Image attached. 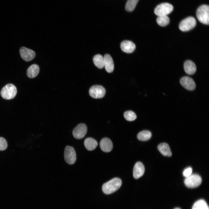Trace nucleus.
I'll list each match as a JSON object with an SVG mask.
<instances>
[{"label": "nucleus", "mask_w": 209, "mask_h": 209, "mask_svg": "<svg viewBox=\"0 0 209 209\" xmlns=\"http://www.w3.org/2000/svg\"><path fill=\"white\" fill-rule=\"evenodd\" d=\"M122 184L121 180L118 178H115L104 184L102 189L106 194H111L118 190Z\"/></svg>", "instance_id": "obj_1"}, {"label": "nucleus", "mask_w": 209, "mask_h": 209, "mask_svg": "<svg viewBox=\"0 0 209 209\" xmlns=\"http://www.w3.org/2000/svg\"><path fill=\"white\" fill-rule=\"evenodd\" d=\"M197 16L199 21L205 24H209V6L203 5L199 7L197 11Z\"/></svg>", "instance_id": "obj_2"}, {"label": "nucleus", "mask_w": 209, "mask_h": 209, "mask_svg": "<svg viewBox=\"0 0 209 209\" xmlns=\"http://www.w3.org/2000/svg\"><path fill=\"white\" fill-rule=\"evenodd\" d=\"M17 93V89L15 86L11 84H7L4 87L1 91V95L4 99L10 100L13 98Z\"/></svg>", "instance_id": "obj_3"}, {"label": "nucleus", "mask_w": 209, "mask_h": 209, "mask_svg": "<svg viewBox=\"0 0 209 209\" xmlns=\"http://www.w3.org/2000/svg\"><path fill=\"white\" fill-rule=\"evenodd\" d=\"M173 7L168 3H163L157 6L154 10L155 14L158 16H165L170 13L173 10Z\"/></svg>", "instance_id": "obj_4"}, {"label": "nucleus", "mask_w": 209, "mask_h": 209, "mask_svg": "<svg viewBox=\"0 0 209 209\" xmlns=\"http://www.w3.org/2000/svg\"><path fill=\"white\" fill-rule=\"evenodd\" d=\"M196 21L194 17H189L180 22L179 27L182 31H187L194 28L196 26Z\"/></svg>", "instance_id": "obj_5"}, {"label": "nucleus", "mask_w": 209, "mask_h": 209, "mask_svg": "<svg viewBox=\"0 0 209 209\" xmlns=\"http://www.w3.org/2000/svg\"><path fill=\"white\" fill-rule=\"evenodd\" d=\"M202 179L197 174H192L186 177L184 181L185 184L189 188H193L199 186L201 183Z\"/></svg>", "instance_id": "obj_6"}, {"label": "nucleus", "mask_w": 209, "mask_h": 209, "mask_svg": "<svg viewBox=\"0 0 209 209\" xmlns=\"http://www.w3.org/2000/svg\"><path fill=\"white\" fill-rule=\"evenodd\" d=\"M64 158L65 161L68 164L72 165L76 161V154L74 148L71 146H66L64 150Z\"/></svg>", "instance_id": "obj_7"}, {"label": "nucleus", "mask_w": 209, "mask_h": 209, "mask_svg": "<svg viewBox=\"0 0 209 209\" xmlns=\"http://www.w3.org/2000/svg\"><path fill=\"white\" fill-rule=\"evenodd\" d=\"M106 90L102 86L95 85L90 89L89 93L90 96L94 98H99L103 97L105 95Z\"/></svg>", "instance_id": "obj_8"}, {"label": "nucleus", "mask_w": 209, "mask_h": 209, "mask_svg": "<svg viewBox=\"0 0 209 209\" xmlns=\"http://www.w3.org/2000/svg\"><path fill=\"white\" fill-rule=\"evenodd\" d=\"M87 131V127L86 125L84 124L80 123L74 129L73 134L75 138L80 139L85 136Z\"/></svg>", "instance_id": "obj_9"}, {"label": "nucleus", "mask_w": 209, "mask_h": 209, "mask_svg": "<svg viewBox=\"0 0 209 209\" xmlns=\"http://www.w3.org/2000/svg\"><path fill=\"white\" fill-rule=\"evenodd\" d=\"M19 53L22 58L26 62L33 60L35 55V53L33 51L24 47L20 48Z\"/></svg>", "instance_id": "obj_10"}, {"label": "nucleus", "mask_w": 209, "mask_h": 209, "mask_svg": "<svg viewBox=\"0 0 209 209\" xmlns=\"http://www.w3.org/2000/svg\"><path fill=\"white\" fill-rule=\"evenodd\" d=\"M181 85L188 90L192 91L194 90L196 87L195 82L193 80L188 76H184L180 80Z\"/></svg>", "instance_id": "obj_11"}, {"label": "nucleus", "mask_w": 209, "mask_h": 209, "mask_svg": "<svg viewBox=\"0 0 209 209\" xmlns=\"http://www.w3.org/2000/svg\"><path fill=\"white\" fill-rule=\"evenodd\" d=\"M145 172V167L143 164L140 162H138L135 164L133 170V175L135 179L141 177Z\"/></svg>", "instance_id": "obj_12"}, {"label": "nucleus", "mask_w": 209, "mask_h": 209, "mask_svg": "<svg viewBox=\"0 0 209 209\" xmlns=\"http://www.w3.org/2000/svg\"><path fill=\"white\" fill-rule=\"evenodd\" d=\"M120 48L123 52L127 53H130L134 51L136 48V45L131 41L125 40L121 43Z\"/></svg>", "instance_id": "obj_13"}, {"label": "nucleus", "mask_w": 209, "mask_h": 209, "mask_svg": "<svg viewBox=\"0 0 209 209\" xmlns=\"http://www.w3.org/2000/svg\"><path fill=\"white\" fill-rule=\"evenodd\" d=\"M100 145L101 150L105 152H110L113 148V144L112 141L107 138L102 139L100 142Z\"/></svg>", "instance_id": "obj_14"}, {"label": "nucleus", "mask_w": 209, "mask_h": 209, "mask_svg": "<svg viewBox=\"0 0 209 209\" xmlns=\"http://www.w3.org/2000/svg\"><path fill=\"white\" fill-rule=\"evenodd\" d=\"M104 66L107 71L110 73L113 70L114 65L111 56L108 54H105L104 56Z\"/></svg>", "instance_id": "obj_15"}, {"label": "nucleus", "mask_w": 209, "mask_h": 209, "mask_svg": "<svg viewBox=\"0 0 209 209\" xmlns=\"http://www.w3.org/2000/svg\"><path fill=\"white\" fill-rule=\"evenodd\" d=\"M184 68L185 72L189 75H192L196 72L197 68L195 64L192 61L188 60L184 64Z\"/></svg>", "instance_id": "obj_16"}, {"label": "nucleus", "mask_w": 209, "mask_h": 209, "mask_svg": "<svg viewBox=\"0 0 209 209\" xmlns=\"http://www.w3.org/2000/svg\"><path fill=\"white\" fill-rule=\"evenodd\" d=\"M158 149L160 153L163 155L170 157L172 153L168 144L165 143L160 144L158 146Z\"/></svg>", "instance_id": "obj_17"}, {"label": "nucleus", "mask_w": 209, "mask_h": 209, "mask_svg": "<svg viewBox=\"0 0 209 209\" xmlns=\"http://www.w3.org/2000/svg\"><path fill=\"white\" fill-rule=\"evenodd\" d=\"M39 67L38 65L34 64L31 65L28 69L27 71V75L29 78H33L35 77L39 72Z\"/></svg>", "instance_id": "obj_18"}, {"label": "nucleus", "mask_w": 209, "mask_h": 209, "mask_svg": "<svg viewBox=\"0 0 209 209\" xmlns=\"http://www.w3.org/2000/svg\"><path fill=\"white\" fill-rule=\"evenodd\" d=\"M98 145L97 141L91 138H87L84 141V145L85 147L89 151H92Z\"/></svg>", "instance_id": "obj_19"}, {"label": "nucleus", "mask_w": 209, "mask_h": 209, "mask_svg": "<svg viewBox=\"0 0 209 209\" xmlns=\"http://www.w3.org/2000/svg\"><path fill=\"white\" fill-rule=\"evenodd\" d=\"M93 61L95 65L99 69H102L104 67V59L101 55L97 54L93 57Z\"/></svg>", "instance_id": "obj_20"}, {"label": "nucleus", "mask_w": 209, "mask_h": 209, "mask_svg": "<svg viewBox=\"0 0 209 209\" xmlns=\"http://www.w3.org/2000/svg\"><path fill=\"white\" fill-rule=\"evenodd\" d=\"M152 133L148 130H143L140 132L137 135L138 139L141 141H145L150 139L152 137Z\"/></svg>", "instance_id": "obj_21"}, {"label": "nucleus", "mask_w": 209, "mask_h": 209, "mask_svg": "<svg viewBox=\"0 0 209 209\" xmlns=\"http://www.w3.org/2000/svg\"><path fill=\"white\" fill-rule=\"evenodd\" d=\"M192 209H209V208L206 201L203 199H200L194 203Z\"/></svg>", "instance_id": "obj_22"}, {"label": "nucleus", "mask_w": 209, "mask_h": 209, "mask_svg": "<svg viewBox=\"0 0 209 209\" xmlns=\"http://www.w3.org/2000/svg\"><path fill=\"white\" fill-rule=\"evenodd\" d=\"M156 21L159 26H165L169 24L170 19L167 15L158 16L156 19Z\"/></svg>", "instance_id": "obj_23"}, {"label": "nucleus", "mask_w": 209, "mask_h": 209, "mask_svg": "<svg viewBox=\"0 0 209 209\" xmlns=\"http://www.w3.org/2000/svg\"><path fill=\"white\" fill-rule=\"evenodd\" d=\"M139 0H128L125 6L126 10L132 12L135 9Z\"/></svg>", "instance_id": "obj_24"}, {"label": "nucleus", "mask_w": 209, "mask_h": 209, "mask_svg": "<svg viewBox=\"0 0 209 209\" xmlns=\"http://www.w3.org/2000/svg\"><path fill=\"white\" fill-rule=\"evenodd\" d=\"M124 116L125 118L129 121H132L135 120L136 118V114L133 111H125L124 114Z\"/></svg>", "instance_id": "obj_25"}, {"label": "nucleus", "mask_w": 209, "mask_h": 209, "mask_svg": "<svg viewBox=\"0 0 209 209\" xmlns=\"http://www.w3.org/2000/svg\"><path fill=\"white\" fill-rule=\"evenodd\" d=\"M7 143L6 139L4 138L0 137V150H3L7 147Z\"/></svg>", "instance_id": "obj_26"}, {"label": "nucleus", "mask_w": 209, "mask_h": 209, "mask_svg": "<svg viewBox=\"0 0 209 209\" xmlns=\"http://www.w3.org/2000/svg\"><path fill=\"white\" fill-rule=\"evenodd\" d=\"M192 168L191 167H189L185 168L183 171V174L184 176L187 177L192 174Z\"/></svg>", "instance_id": "obj_27"}, {"label": "nucleus", "mask_w": 209, "mask_h": 209, "mask_svg": "<svg viewBox=\"0 0 209 209\" xmlns=\"http://www.w3.org/2000/svg\"><path fill=\"white\" fill-rule=\"evenodd\" d=\"M174 209H181L179 208H176Z\"/></svg>", "instance_id": "obj_28"}]
</instances>
